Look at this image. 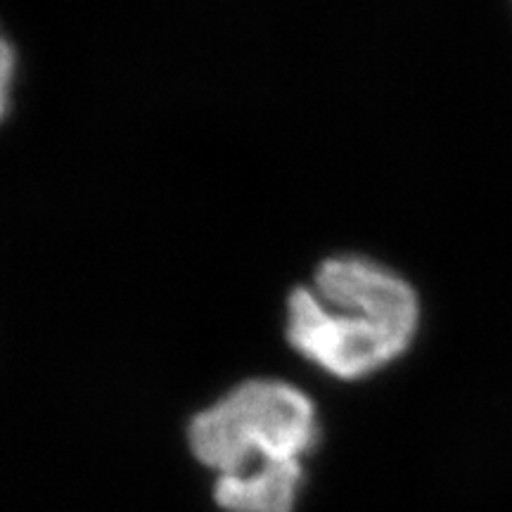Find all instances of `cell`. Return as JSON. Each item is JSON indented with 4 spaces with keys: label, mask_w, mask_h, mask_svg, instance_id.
<instances>
[{
    "label": "cell",
    "mask_w": 512,
    "mask_h": 512,
    "mask_svg": "<svg viewBox=\"0 0 512 512\" xmlns=\"http://www.w3.org/2000/svg\"><path fill=\"white\" fill-rule=\"evenodd\" d=\"M320 437L318 411L283 380H247L190 422L195 458L214 470L226 512H292L302 458Z\"/></svg>",
    "instance_id": "6da1fadb"
},
{
    "label": "cell",
    "mask_w": 512,
    "mask_h": 512,
    "mask_svg": "<svg viewBox=\"0 0 512 512\" xmlns=\"http://www.w3.org/2000/svg\"><path fill=\"white\" fill-rule=\"evenodd\" d=\"M15 69H17L15 48H12V43L3 36V31H0V121H3V117L10 110Z\"/></svg>",
    "instance_id": "3957f363"
},
{
    "label": "cell",
    "mask_w": 512,
    "mask_h": 512,
    "mask_svg": "<svg viewBox=\"0 0 512 512\" xmlns=\"http://www.w3.org/2000/svg\"><path fill=\"white\" fill-rule=\"evenodd\" d=\"M418 294L399 273L356 254L330 256L287 299L292 349L337 380L375 375L411 347Z\"/></svg>",
    "instance_id": "7a4b0ae2"
}]
</instances>
